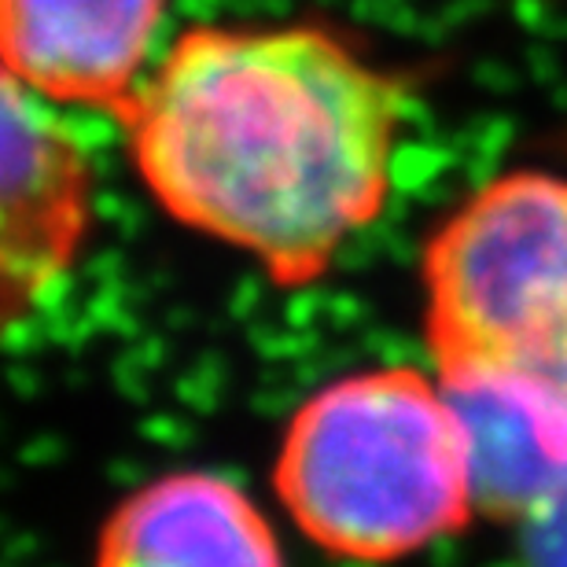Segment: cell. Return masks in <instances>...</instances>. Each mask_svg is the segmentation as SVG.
Instances as JSON below:
<instances>
[{"label": "cell", "instance_id": "cell-8", "mask_svg": "<svg viewBox=\"0 0 567 567\" xmlns=\"http://www.w3.org/2000/svg\"><path fill=\"white\" fill-rule=\"evenodd\" d=\"M516 567H567V483L519 519Z\"/></svg>", "mask_w": 567, "mask_h": 567}, {"label": "cell", "instance_id": "cell-2", "mask_svg": "<svg viewBox=\"0 0 567 567\" xmlns=\"http://www.w3.org/2000/svg\"><path fill=\"white\" fill-rule=\"evenodd\" d=\"M274 486L317 549L394 564L468 527L472 468L457 413L416 369H369L295 410Z\"/></svg>", "mask_w": 567, "mask_h": 567}, {"label": "cell", "instance_id": "cell-3", "mask_svg": "<svg viewBox=\"0 0 567 567\" xmlns=\"http://www.w3.org/2000/svg\"><path fill=\"white\" fill-rule=\"evenodd\" d=\"M439 377L486 372L567 402V177L516 169L468 196L424 251Z\"/></svg>", "mask_w": 567, "mask_h": 567}, {"label": "cell", "instance_id": "cell-4", "mask_svg": "<svg viewBox=\"0 0 567 567\" xmlns=\"http://www.w3.org/2000/svg\"><path fill=\"white\" fill-rule=\"evenodd\" d=\"M0 137V310L16 328L38 313L78 262L93 225V169L52 100L4 74Z\"/></svg>", "mask_w": 567, "mask_h": 567}, {"label": "cell", "instance_id": "cell-6", "mask_svg": "<svg viewBox=\"0 0 567 567\" xmlns=\"http://www.w3.org/2000/svg\"><path fill=\"white\" fill-rule=\"evenodd\" d=\"M96 567H284L251 494L210 472H174L107 516Z\"/></svg>", "mask_w": 567, "mask_h": 567}, {"label": "cell", "instance_id": "cell-5", "mask_svg": "<svg viewBox=\"0 0 567 567\" xmlns=\"http://www.w3.org/2000/svg\"><path fill=\"white\" fill-rule=\"evenodd\" d=\"M166 0H0L11 78L52 104L126 111Z\"/></svg>", "mask_w": 567, "mask_h": 567}, {"label": "cell", "instance_id": "cell-7", "mask_svg": "<svg viewBox=\"0 0 567 567\" xmlns=\"http://www.w3.org/2000/svg\"><path fill=\"white\" fill-rule=\"evenodd\" d=\"M442 391L457 413L475 513L524 519L567 483V402L486 372H450Z\"/></svg>", "mask_w": 567, "mask_h": 567}, {"label": "cell", "instance_id": "cell-1", "mask_svg": "<svg viewBox=\"0 0 567 567\" xmlns=\"http://www.w3.org/2000/svg\"><path fill=\"white\" fill-rule=\"evenodd\" d=\"M122 118L169 218L302 288L388 203L405 93L321 27H192Z\"/></svg>", "mask_w": 567, "mask_h": 567}]
</instances>
